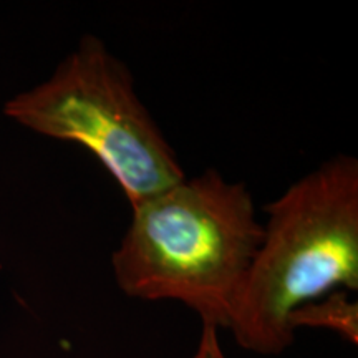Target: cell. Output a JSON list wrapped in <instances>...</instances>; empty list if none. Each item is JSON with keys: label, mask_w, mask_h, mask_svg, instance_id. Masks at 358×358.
Returning <instances> with one entry per match:
<instances>
[{"label": "cell", "mask_w": 358, "mask_h": 358, "mask_svg": "<svg viewBox=\"0 0 358 358\" xmlns=\"http://www.w3.org/2000/svg\"><path fill=\"white\" fill-rule=\"evenodd\" d=\"M131 209L111 256L118 287L140 301L181 302L227 330L264 236L248 186L209 169Z\"/></svg>", "instance_id": "cell-1"}, {"label": "cell", "mask_w": 358, "mask_h": 358, "mask_svg": "<svg viewBox=\"0 0 358 358\" xmlns=\"http://www.w3.org/2000/svg\"><path fill=\"white\" fill-rule=\"evenodd\" d=\"M256 257L227 330L245 350L279 355L289 319L334 290L358 289V163L335 155L267 206Z\"/></svg>", "instance_id": "cell-2"}, {"label": "cell", "mask_w": 358, "mask_h": 358, "mask_svg": "<svg viewBox=\"0 0 358 358\" xmlns=\"http://www.w3.org/2000/svg\"><path fill=\"white\" fill-rule=\"evenodd\" d=\"M3 113L43 136L87 148L131 206L186 178L128 66L95 35H85L47 82L8 100Z\"/></svg>", "instance_id": "cell-3"}, {"label": "cell", "mask_w": 358, "mask_h": 358, "mask_svg": "<svg viewBox=\"0 0 358 358\" xmlns=\"http://www.w3.org/2000/svg\"><path fill=\"white\" fill-rule=\"evenodd\" d=\"M290 329H327L338 334L348 343L358 342V303L352 301L348 290L334 292L303 303L289 319Z\"/></svg>", "instance_id": "cell-4"}, {"label": "cell", "mask_w": 358, "mask_h": 358, "mask_svg": "<svg viewBox=\"0 0 358 358\" xmlns=\"http://www.w3.org/2000/svg\"><path fill=\"white\" fill-rule=\"evenodd\" d=\"M219 329L214 325L203 324L198 348L192 358H227L222 350L221 342H219Z\"/></svg>", "instance_id": "cell-5"}]
</instances>
